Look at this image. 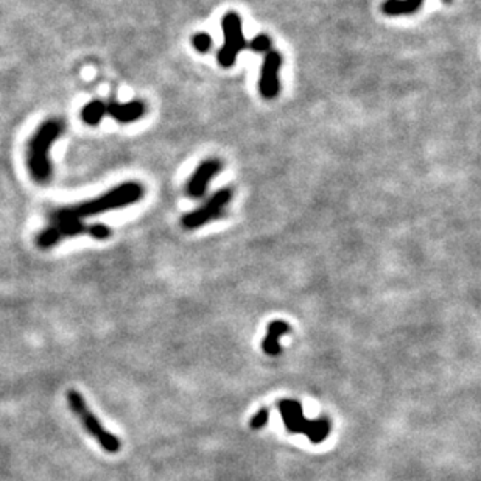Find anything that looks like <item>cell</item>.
<instances>
[{
    "instance_id": "6da1fadb",
    "label": "cell",
    "mask_w": 481,
    "mask_h": 481,
    "mask_svg": "<svg viewBox=\"0 0 481 481\" xmlns=\"http://www.w3.org/2000/svg\"><path fill=\"white\" fill-rule=\"evenodd\" d=\"M142 197H143L142 184L128 181L123 184H118V186L111 189L109 192H105V194L97 198L87 199V201H83L79 204L64 206V207H58V209H53L49 214V220L50 221H56V220L83 221L84 219H87V216L100 215L109 211L120 209V207L138 203Z\"/></svg>"
},
{
    "instance_id": "7a4b0ae2",
    "label": "cell",
    "mask_w": 481,
    "mask_h": 481,
    "mask_svg": "<svg viewBox=\"0 0 481 481\" xmlns=\"http://www.w3.org/2000/svg\"><path fill=\"white\" fill-rule=\"evenodd\" d=\"M64 131V122L58 118H50L38 128L31 136L27 147L28 172L36 182L45 184L52 178L50 148L53 142Z\"/></svg>"
},
{
    "instance_id": "3957f363",
    "label": "cell",
    "mask_w": 481,
    "mask_h": 481,
    "mask_svg": "<svg viewBox=\"0 0 481 481\" xmlns=\"http://www.w3.org/2000/svg\"><path fill=\"white\" fill-rule=\"evenodd\" d=\"M66 399H67V405L72 410V413H74L77 418L79 419V422H82V426L84 427V430L89 433V435L94 439L99 441V444H100L103 450L108 452V453L120 452V447H122L120 439L101 426L100 419L94 414V411L91 410L89 405L86 404V400H84L82 392H78L77 389H69L67 394H66Z\"/></svg>"
},
{
    "instance_id": "277c9868",
    "label": "cell",
    "mask_w": 481,
    "mask_h": 481,
    "mask_svg": "<svg viewBox=\"0 0 481 481\" xmlns=\"http://www.w3.org/2000/svg\"><path fill=\"white\" fill-rule=\"evenodd\" d=\"M223 33L224 45L220 49L216 60L221 67H232L236 64L238 53L245 49L246 39L243 36L242 19L236 13H228L223 18Z\"/></svg>"
},
{
    "instance_id": "5b68a950",
    "label": "cell",
    "mask_w": 481,
    "mask_h": 481,
    "mask_svg": "<svg viewBox=\"0 0 481 481\" xmlns=\"http://www.w3.org/2000/svg\"><path fill=\"white\" fill-rule=\"evenodd\" d=\"M231 198H232L231 189H220L219 192H215L203 206H199L198 209L182 216L181 220L182 226L186 229H198L204 226V224L211 223L212 220L219 219L224 207H226L228 203L231 201Z\"/></svg>"
},
{
    "instance_id": "8992f818",
    "label": "cell",
    "mask_w": 481,
    "mask_h": 481,
    "mask_svg": "<svg viewBox=\"0 0 481 481\" xmlns=\"http://www.w3.org/2000/svg\"><path fill=\"white\" fill-rule=\"evenodd\" d=\"M282 66V56L279 52L270 50L262 66V75L259 82V91L263 99H275L280 91L279 69Z\"/></svg>"
},
{
    "instance_id": "52a82bcc",
    "label": "cell",
    "mask_w": 481,
    "mask_h": 481,
    "mask_svg": "<svg viewBox=\"0 0 481 481\" xmlns=\"http://www.w3.org/2000/svg\"><path fill=\"white\" fill-rule=\"evenodd\" d=\"M220 170L221 162L219 159H206L190 176L187 182V194L192 198H203L209 189L211 181L220 173Z\"/></svg>"
},
{
    "instance_id": "ba28073f",
    "label": "cell",
    "mask_w": 481,
    "mask_h": 481,
    "mask_svg": "<svg viewBox=\"0 0 481 481\" xmlns=\"http://www.w3.org/2000/svg\"><path fill=\"white\" fill-rule=\"evenodd\" d=\"M145 103L140 100H133L128 103L108 101L106 103V116L112 117L118 123H133L145 114Z\"/></svg>"
},
{
    "instance_id": "9c48e42d",
    "label": "cell",
    "mask_w": 481,
    "mask_h": 481,
    "mask_svg": "<svg viewBox=\"0 0 481 481\" xmlns=\"http://www.w3.org/2000/svg\"><path fill=\"white\" fill-rule=\"evenodd\" d=\"M290 331L292 328L285 323V321L276 319V321H272V323H270L267 328V336L262 343L263 352H265V354L270 357H277L280 352H282V348H280V344H279V338Z\"/></svg>"
},
{
    "instance_id": "30bf717a",
    "label": "cell",
    "mask_w": 481,
    "mask_h": 481,
    "mask_svg": "<svg viewBox=\"0 0 481 481\" xmlns=\"http://www.w3.org/2000/svg\"><path fill=\"white\" fill-rule=\"evenodd\" d=\"M298 433H304V435L310 439V443L319 444V443H323V441L328 436V433H331V421H328L327 418H321V419L302 418L299 421Z\"/></svg>"
},
{
    "instance_id": "8fae6325",
    "label": "cell",
    "mask_w": 481,
    "mask_h": 481,
    "mask_svg": "<svg viewBox=\"0 0 481 481\" xmlns=\"http://www.w3.org/2000/svg\"><path fill=\"white\" fill-rule=\"evenodd\" d=\"M280 416H282L285 429L290 433H298L299 427V421L304 418V411H302V405L298 402V400H280L277 404Z\"/></svg>"
},
{
    "instance_id": "7c38bea8",
    "label": "cell",
    "mask_w": 481,
    "mask_h": 481,
    "mask_svg": "<svg viewBox=\"0 0 481 481\" xmlns=\"http://www.w3.org/2000/svg\"><path fill=\"white\" fill-rule=\"evenodd\" d=\"M424 0H385L382 10L388 16L413 14L421 8Z\"/></svg>"
},
{
    "instance_id": "4fadbf2b",
    "label": "cell",
    "mask_w": 481,
    "mask_h": 481,
    "mask_svg": "<svg viewBox=\"0 0 481 481\" xmlns=\"http://www.w3.org/2000/svg\"><path fill=\"white\" fill-rule=\"evenodd\" d=\"M105 116H106V103L101 100H92L82 109V120L89 126H97Z\"/></svg>"
},
{
    "instance_id": "5bb4252c",
    "label": "cell",
    "mask_w": 481,
    "mask_h": 481,
    "mask_svg": "<svg viewBox=\"0 0 481 481\" xmlns=\"http://www.w3.org/2000/svg\"><path fill=\"white\" fill-rule=\"evenodd\" d=\"M86 234L95 240H108L112 234V231L106 226V224L95 223V224H91V226H87Z\"/></svg>"
},
{
    "instance_id": "9a60e30c",
    "label": "cell",
    "mask_w": 481,
    "mask_h": 481,
    "mask_svg": "<svg viewBox=\"0 0 481 481\" xmlns=\"http://www.w3.org/2000/svg\"><path fill=\"white\" fill-rule=\"evenodd\" d=\"M192 45L195 47V50H198L199 53H206L211 50L212 47V38L207 35V33H197L192 36Z\"/></svg>"
},
{
    "instance_id": "2e32d148",
    "label": "cell",
    "mask_w": 481,
    "mask_h": 481,
    "mask_svg": "<svg viewBox=\"0 0 481 481\" xmlns=\"http://www.w3.org/2000/svg\"><path fill=\"white\" fill-rule=\"evenodd\" d=\"M250 49L253 52H258V53H265V52L268 53L270 49H271V39H270V36H267V35H258L251 41Z\"/></svg>"
},
{
    "instance_id": "e0dca14e",
    "label": "cell",
    "mask_w": 481,
    "mask_h": 481,
    "mask_svg": "<svg viewBox=\"0 0 481 481\" xmlns=\"http://www.w3.org/2000/svg\"><path fill=\"white\" fill-rule=\"evenodd\" d=\"M268 418H270V411H268V408H260V410L255 413L253 416V419L250 422V426L253 430H259V429H263L267 426V422H268Z\"/></svg>"
},
{
    "instance_id": "ac0fdd59",
    "label": "cell",
    "mask_w": 481,
    "mask_h": 481,
    "mask_svg": "<svg viewBox=\"0 0 481 481\" xmlns=\"http://www.w3.org/2000/svg\"><path fill=\"white\" fill-rule=\"evenodd\" d=\"M446 2H448V0H446Z\"/></svg>"
}]
</instances>
